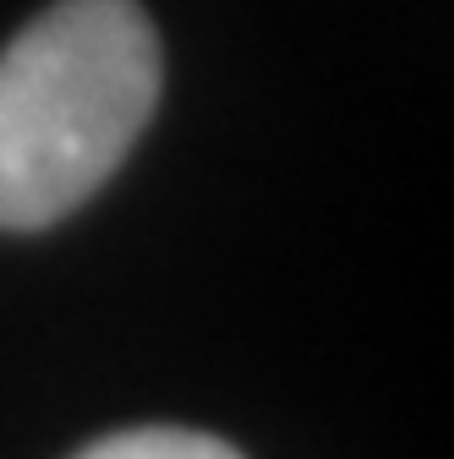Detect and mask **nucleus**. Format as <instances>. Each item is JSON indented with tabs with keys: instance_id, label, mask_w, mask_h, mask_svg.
<instances>
[{
	"instance_id": "2",
	"label": "nucleus",
	"mask_w": 454,
	"mask_h": 459,
	"mask_svg": "<svg viewBox=\"0 0 454 459\" xmlns=\"http://www.w3.org/2000/svg\"><path fill=\"white\" fill-rule=\"evenodd\" d=\"M77 459H247V454L192 427H132V432L88 443Z\"/></svg>"
},
{
	"instance_id": "1",
	"label": "nucleus",
	"mask_w": 454,
	"mask_h": 459,
	"mask_svg": "<svg viewBox=\"0 0 454 459\" xmlns=\"http://www.w3.org/2000/svg\"><path fill=\"white\" fill-rule=\"evenodd\" d=\"M159 33L137 0H55L0 49V230L77 213L153 121Z\"/></svg>"
}]
</instances>
